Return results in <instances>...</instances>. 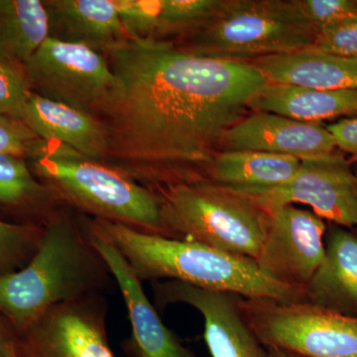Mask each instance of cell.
<instances>
[{
  "mask_svg": "<svg viewBox=\"0 0 357 357\" xmlns=\"http://www.w3.org/2000/svg\"><path fill=\"white\" fill-rule=\"evenodd\" d=\"M119 89L98 119L119 170L151 187L206 180L225 133L266 84L248 62L204 57L168 40H126L105 54Z\"/></svg>",
  "mask_w": 357,
  "mask_h": 357,
  "instance_id": "6da1fadb",
  "label": "cell"
},
{
  "mask_svg": "<svg viewBox=\"0 0 357 357\" xmlns=\"http://www.w3.org/2000/svg\"><path fill=\"white\" fill-rule=\"evenodd\" d=\"M114 281L93 243L86 218L59 210L44 227L29 263L0 276V314L17 333L52 307L109 291Z\"/></svg>",
  "mask_w": 357,
  "mask_h": 357,
  "instance_id": "7a4b0ae2",
  "label": "cell"
},
{
  "mask_svg": "<svg viewBox=\"0 0 357 357\" xmlns=\"http://www.w3.org/2000/svg\"><path fill=\"white\" fill-rule=\"evenodd\" d=\"M88 222L119 251L141 282L166 279L234 293L248 299L306 301L304 292L269 278L250 258L191 241L146 234L122 223L98 218Z\"/></svg>",
  "mask_w": 357,
  "mask_h": 357,
  "instance_id": "3957f363",
  "label": "cell"
},
{
  "mask_svg": "<svg viewBox=\"0 0 357 357\" xmlns=\"http://www.w3.org/2000/svg\"><path fill=\"white\" fill-rule=\"evenodd\" d=\"M26 157L34 175L50 188L63 204L93 218L167 236L153 190L119 169L61 143L39 138L33 142Z\"/></svg>",
  "mask_w": 357,
  "mask_h": 357,
  "instance_id": "277c9868",
  "label": "cell"
},
{
  "mask_svg": "<svg viewBox=\"0 0 357 357\" xmlns=\"http://www.w3.org/2000/svg\"><path fill=\"white\" fill-rule=\"evenodd\" d=\"M158 198L167 237L256 260L268 211L248 195L201 180L150 188Z\"/></svg>",
  "mask_w": 357,
  "mask_h": 357,
  "instance_id": "5b68a950",
  "label": "cell"
},
{
  "mask_svg": "<svg viewBox=\"0 0 357 357\" xmlns=\"http://www.w3.org/2000/svg\"><path fill=\"white\" fill-rule=\"evenodd\" d=\"M316 38L297 0H222L210 20L176 44L195 55L250 62L304 50Z\"/></svg>",
  "mask_w": 357,
  "mask_h": 357,
  "instance_id": "8992f818",
  "label": "cell"
},
{
  "mask_svg": "<svg viewBox=\"0 0 357 357\" xmlns=\"http://www.w3.org/2000/svg\"><path fill=\"white\" fill-rule=\"evenodd\" d=\"M244 319L267 349L302 357H357V317L302 301L241 297Z\"/></svg>",
  "mask_w": 357,
  "mask_h": 357,
  "instance_id": "52a82bcc",
  "label": "cell"
},
{
  "mask_svg": "<svg viewBox=\"0 0 357 357\" xmlns=\"http://www.w3.org/2000/svg\"><path fill=\"white\" fill-rule=\"evenodd\" d=\"M33 93L98 117L119 89L105 54L49 37L24 67Z\"/></svg>",
  "mask_w": 357,
  "mask_h": 357,
  "instance_id": "ba28073f",
  "label": "cell"
},
{
  "mask_svg": "<svg viewBox=\"0 0 357 357\" xmlns=\"http://www.w3.org/2000/svg\"><path fill=\"white\" fill-rule=\"evenodd\" d=\"M107 302L102 294L52 307L16 333L20 357H115L107 333Z\"/></svg>",
  "mask_w": 357,
  "mask_h": 357,
  "instance_id": "9c48e42d",
  "label": "cell"
},
{
  "mask_svg": "<svg viewBox=\"0 0 357 357\" xmlns=\"http://www.w3.org/2000/svg\"><path fill=\"white\" fill-rule=\"evenodd\" d=\"M239 192L265 210L296 203L307 204L326 222L357 229L356 174L349 162L335 152L302 160L299 171L283 184Z\"/></svg>",
  "mask_w": 357,
  "mask_h": 357,
  "instance_id": "30bf717a",
  "label": "cell"
},
{
  "mask_svg": "<svg viewBox=\"0 0 357 357\" xmlns=\"http://www.w3.org/2000/svg\"><path fill=\"white\" fill-rule=\"evenodd\" d=\"M267 211L266 231L255 262L269 278L305 293L325 256L328 223L293 204Z\"/></svg>",
  "mask_w": 357,
  "mask_h": 357,
  "instance_id": "8fae6325",
  "label": "cell"
},
{
  "mask_svg": "<svg viewBox=\"0 0 357 357\" xmlns=\"http://www.w3.org/2000/svg\"><path fill=\"white\" fill-rule=\"evenodd\" d=\"M153 292L159 309L187 304L201 312L211 357H268L266 347L243 318L241 296L173 280L154 281Z\"/></svg>",
  "mask_w": 357,
  "mask_h": 357,
  "instance_id": "7c38bea8",
  "label": "cell"
},
{
  "mask_svg": "<svg viewBox=\"0 0 357 357\" xmlns=\"http://www.w3.org/2000/svg\"><path fill=\"white\" fill-rule=\"evenodd\" d=\"M86 222L91 243L107 263L128 309L131 337L122 347L126 354L129 357H198L164 325L143 290L142 282L119 251L91 229L86 218Z\"/></svg>",
  "mask_w": 357,
  "mask_h": 357,
  "instance_id": "4fadbf2b",
  "label": "cell"
},
{
  "mask_svg": "<svg viewBox=\"0 0 357 357\" xmlns=\"http://www.w3.org/2000/svg\"><path fill=\"white\" fill-rule=\"evenodd\" d=\"M337 144L326 126L272 112H249L225 133L222 151H256L300 160L335 153Z\"/></svg>",
  "mask_w": 357,
  "mask_h": 357,
  "instance_id": "5bb4252c",
  "label": "cell"
},
{
  "mask_svg": "<svg viewBox=\"0 0 357 357\" xmlns=\"http://www.w3.org/2000/svg\"><path fill=\"white\" fill-rule=\"evenodd\" d=\"M22 122L39 139L61 143L89 158L102 161L109 155V133L98 117L33 91Z\"/></svg>",
  "mask_w": 357,
  "mask_h": 357,
  "instance_id": "9a60e30c",
  "label": "cell"
},
{
  "mask_svg": "<svg viewBox=\"0 0 357 357\" xmlns=\"http://www.w3.org/2000/svg\"><path fill=\"white\" fill-rule=\"evenodd\" d=\"M305 295L316 306L357 317V229L328 225L325 256Z\"/></svg>",
  "mask_w": 357,
  "mask_h": 357,
  "instance_id": "2e32d148",
  "label": "cell"
},
{
  "mask_svg": "<svg viewBox=\"0 0 357 357\" xmlns=\"http://www.w3.org/2000/svg\"><path fill=\"white\" fill-rule=\"evenodd\" d=\"M266 84L326 91L357 89V57L310 48L250 61Z\"/></svg>",
  "mask_w": 357,
  "mask_h": 357,
  "instance_id": "e0dca14e",
  "label": "cell"
},
{
  "mask_svg": "<svg viewBox=\"0 0 357 357\" xmlns=\"http://www.w3.org/2000/svg\"><path fill=\"white\" fill-rule=\"evenodd\" d=\"M49 37L107 54L128 39L115 0H49Z\"/></svg>",
  "mask_w": 357,
  "mask_h": 357,
  "instance_id": "ac0fdd59",
  "label": "cell"
},
{
  "mask_svg": "<svg viewBox=\"0 0 357 357\" xmlns=\"http://www.w3.org/2000/svg\"><path fill=\"white\" fill-rule=\"evenodd\" d=\"M248 109L321 123L326 119L357 115V89L326 91L265 84L249 100Z\"/></svg>",
  "mask_w": 357,
  "mask_h": 357,
  "instance_id": "d6986e66",
  "label": "cell"
},
{
  "mask_svg": "<svg viewBox=\"0 0 357 357\" xmlns=\"http://www.w3.org/2000/svg\"><path fill=\"white\" fill-rule=\"evenodd\" d=\"M302 160L256 151H220L206 170V180L237 191L268 189L287 182Z\"/></svg>",
  "mask_w": 357,
  "mask_h": 357,
  "instance_id": "ffe728a7",
  "label": "cell"
},
{
  "mask_svg": "<svg viewBox=\"0 0 357 357\" xmlns=\"http://www.w3.org/2000/svg\"><path fill=\"white\" fill-rule=\"evenodd\" d=\"M0 208L20 215L23 225L45 227L63 204L23 157L0 152Z\"/></svg>",
  "mask_w": 357,
  "mask_h": 357,
  "instance_id": "44dd1931",
  "label": "cell"
},
{
  "mask_svg": "<svg viewBox=\"0 0 357 357\" xmlns=\"http://www.w3.org/2000/svg\"><path fill=\"white\" fill-rule=\"evenodd\" d=\"M49 30L44 1L0 0V62L24 73L29 59L49 38Z\"/></svg>",
  "mask_w": 357,
  "mask_h": 357,
  "instance_id": "7402d4cb",
  "label": "cell"
},
{
  "mask_svg": "<svg viewBox=\"0 0 357 357\" xmlns=\"http://www.w3.org/2000/svg\"><path fill=\"white\" fill-rule=\"evenodd\" d=\"M222 3V0H162L153 39L166 40L194 31L210 20Z\"/></svg>",
  "mask_w": 357,
  "mask_h": 357,
  "instance_id": "603a6c76",
  "label": "cell"
},
{
  "mask_svg": "<svg viewBox=\"0 0 357 357\" xmlns=\"http://www.w3.org/2000/svg\"><path fill=\"white\" fill-rule=\"evenodd\" d=\"M44 227L0 220V276L22 269L36 253Z\"/></svg>",
  "mask_w": 357,
  "mask_h": 357,
  "instance_id": "cb8c5ba5",
  "label": "cell"
},
{
  "mask_svg": "<svg viewBox=\"0 0 357 357\" xmlns=\"http://www.w3.org/2000/svg\"><path fill=\"white\" fill-rule=\"evenodd\" d=\"M128 39H153L162 0H115Z\"/></svg>",
  "mask_w": 357,
  "mask_h": 357,
  "instance_id": "d4e9b609",
  "label": "cell"
},
{
  "mask_svg": "<svg viewBox=\"0 0 357 357\" xmlns=\"http://www.w3.org/2000/svg\"><path fill=\"white\" fill-rule=\"evenodd\" d=\"M31 93L24 73L0 62V114L22 121L26 102Z\"/></svg>",
  "mask_w": 357,
  "mask_h": 357,
  "instance_id": "484cf974",
  "label": "cell"
},
{
  "mask_svg": "<svg viewBox=\"0 0 357 357\" xmlns=\"http://www.w3.org/2000/svg\"><path fill=\"white\" fill-rule=\"evenodd\" d=\"M317 36L357 10L356 0H297Z\"/></svg>",
  "mask_w": 357,
  "mask_h": 357,
  "instance_id": "4316f807",
  "label": "cell"
},
{
  "mask_svg": "<svg viewBox=\"0 0 357 357\" xmlns=\"http://www.w3.org/2000/svg\"><path fill=\"white\" fill-rule=\"evenodd\" d=\"M312 48L345 57H357V10L319 34Z\"/></svg>",
  "mask_w": 357,
  "mask_h": 357,
  "instance_id": "83f0119b",
  "label": "cell"
},
{
  "mask_svg": "<svg viewBox=\"0 0 357 357\" xmlns=\"http://www.w3.org/2000/svg\"><path fill=\"white\" fill-rule=\"evenodd\" d=\"M36 139L38 137L22 121L0 114V152L26 157Z\"/></svg>",
  "mask_w": 357,
  "mask_h": 357,
  "instance_id": "f1b7e54d",
  "label": "cell"
},
{
  "mask_svg": "<svg viewBox=\"0 0 357 357\" xmlns=\"http://www.w3.org/2000/svg\"><path fill=\"white\" fill-rule=\"evenodd\" d=\"M326 126L332 134L337 148L357 160V117L342 119Z\"/></svg>",
  "mask_w": 357,
  "mask_h": 357,
  "instance_id": "f546056e",
  "label": "cell"
},
{
  "mask_svg": "<svg viewBox=\"0 0 357 357\" xmlns=\"http://www.w3.org/2000/svg\"><path fill=\"white\" fill-rule=\"evenodd\" d=\"M0 357H20L16 349V332L0 314Z\"/></svg>",
  "mask_w": 357,
  "mask_h": 357,
  "instance_id": "4dcf8cb0",
  "label": "cell"
},
{
  "mask_svg": "<svg viewBox=\"0 0 357 357\" xmlns=\"http://www.w3.org/2000/svg\"><path fill=\"white\" fill-rule=\"evenodd\" d=\"M267 351L268 357H302L278 349H267Z\"/></svg>",
  "mask_w": 357,
  "mask_h": 357,
  "instance_id": "1f68e13d",
  "label": "cell"
},
{
  "mask_svg": "<svg viewBox=\"0 0 357 357\" xmlns=\"http://www.w3.org/2000/svg\"><path fill=\"white\" fill-rule=\"evenodd\" d=\"M356 177H357V172H356Z\"/></svg>",
  "mask_w": 357,
  "mask_h": 357,
  "instance_id": "d6a6232c",
  "label": "cell"
},
{
  "mask_svg": "<svg viewBox=\"0 0 357 357\" xmlns=\"http://www.w3.org/2000/svg\"><path fill=\"white\" fill-rule=\"evenodd\" d=\"M356 3H357V0H356Z\"/></svg>",
  "mask_w": 357,
  "mask_h": 357,
  "instance_id": "836d02e7",
  "label": "cell"
}]
</instances>
